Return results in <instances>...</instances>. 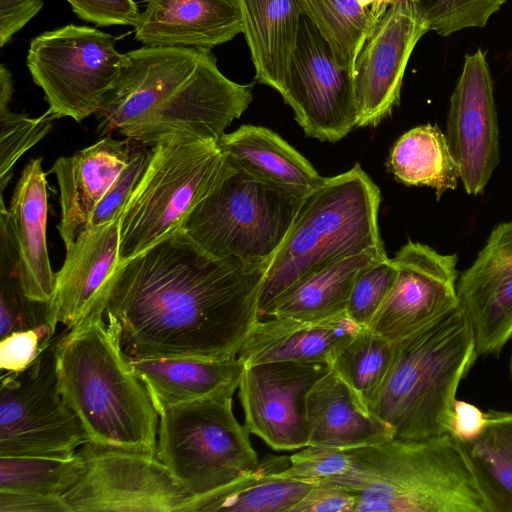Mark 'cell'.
Masks as SVG:
<instances>
[{"label":"cell","mask_w":512,"mask_h":512,"mask_svg":"<svg viewBox=\"0 0 512 512\" xmlns=\"http://www.w3.org/2000/svg\"><path fill=\"white\" fill-rule=\"evenodd\" d=\"M267 267L215 257L180 229L119 264L108 324L130 358L236 359Z\"/></svg>","instance_id":"cell-1"},{"label":"cell","mask_w":512,"mask_h":512,"mask_svg":"<svg viewBox=\"0 0 512 512\" xmlns=\"http://www.w3.org/2000/svg\"><path fill=\"white\" fill-rule=\"evenodd\" d=\"M252 100L253 84L228 79L211 50L143 46L124 54L97 132L146 145L169 134L218 141Z\"/></svg>","instance_id":"cell-2"},{"label":"cell","mask_w":512,"mask_h":512,"mask_svg":"<svg viewBox=\"0 0 512 512\" xmlns=\"http://www.w3.org/2000/svg\"><path fill=\"white\" fill-rule=\"evenodd\" d=\"M55 360L59 391L89 442L156 455L159 414L103 314L66 328Z\"/></svg>","instance_id":"cell-3"},{"label":"cell","mask_w":512,"mask_h":512,"mask_svg":"<svg viewBox=\"0 0 512 512\" xmlns=\"http://www.w3.org/2000/svg\"><path fill=\"white\" fill-rule=\"evenodd\" d=\"M478 356L471 326L457 307L394 342L391 368L369 411L395 439L449 434L458 387Z\"/></svg>","instance_id":"cell-4"},{"label":"cell","mask_w":512,"mask_h":512,"mask_svg":"<svg viewBox=\"0 0 512 512\" xmlns=\"http://www.w3.org/2000/svg\"><path fill=\"white\" fill-rule=\"evenodd\" d=\"M378 186L356 163L349 171L325 177L308 194L262 282L258 312L266 311L293 285L342 258L375 252L386 255L378 213Z\"/></svg>","instance_id":"cell-5"},{"label":"cell","mask_w":512,"mask_h":512,"mask_svg":"<svg viewBox=\"0 0 512 512\" xmlns=\"http://www.w3.org/2000/svg\"><path fill=\"white\" fill-rule=\"evenodd\" d=\"M349 451L350 470L330 482L356 493L357 512H486L450 434Z\"/></svg>","instance_id":"cell-6"},{"label":"cell","mask_w":512,"mask_h":512,"mask_svg":"<svg viewBox=\"0 0 512 512\" xmlns=\"http://www.w3.org/2000/svg\"><path fill=\"white\" fill-rule=\"evenodd\" d=\"M233 168L215 140L169 134L152 144L119 220L120 263L179 231Z\"/></svg>","instance_id":"cell-7"},{"label":"cell","mask_w":512,"mask_h":512,"mask_svg":"<svg viewBox=\"0 0 512 512\" xmlns=\"http://www.w3.org/2000/svg\"><path fill=\"white\" fill-rule=\"evenodd\" d=\"M304 199L234 166L181 229L215 257L269 265Z\"/></svg>","instance_id":"cell-8"},{"label":"cell","mask_w":512,"mask_h":512,"mask_svg":"<svg viewBox=\"0 0 512 512\" xmlns=\"http://www.w3.org/2000/svg\"><path fill=\"white\" fill-rule=\"evenodd\" d=\"M159 417L156 456L190 498L234 482L260 461L230 397L168 407Z\"/></svg>","instance_id":"cell-9"},{"label":"cell","mask_w":512,"mask_h":512,"mask_svg":"<svg viewBox=\"0 0 512 512\" xmlns=\"http://www.w3.org/2000/svg\"><path fill=\"white\" fill-rule=\"evenodd\" d=\"M124 54L99 29L68 24L33 38L26 64L44 92L48 111L81 122L96 114L113 88Z\"/></svg>","instance_id":"cell-10"},{"label":"cell","mask_w":512,"mask_h":512,"mask_svg":"<svg viewBox=\"0 0 512 512\" xmlns=\"http://www.w3.org/2000/svg\"><path fill=\"white\" fill-rule=\"evenodd\" d=\"M45 341L24 370L7 372L0 385V457H70L89 441L57 383L55 350Z\"/></svg>","instance_id":"cell-11"},{"label":"cell","mask_w":512,"mask_h":512,"mask_svg":"<svg viewBox=\"0 0 512 512\" xmlns=\"http://www.w3.org/2000/svg\"><path fill=\"white\" fill-rule=\"evenodd\" d=\"M84 471L63 496L71 512H181L190 495L156 455L86 442Z\"/></svg>","instance_id":"cell-12"},{"label":"cell","mask_w":512,"mask_h":512,"mask_svg":"<svg viewBox=\"0 0 512 512\" xmlns=\"http://www.w3.org/2000/svg\"><path fill=\"white\" fill-rule=\"evenodd\" d=\"M279 94L308 137L334 143L357 127L353 76L303 14L288 76Z\"/></svg>","instance_id":"cell-13"},{"label":"cell","mask_w":512,"mask_h":512,"mask_svg":"<svg viewBox=\"0 0 512 512\" xmlns=\"http://www.w3.org/2000/svg\"><path fill=\"white\" fill-rule=\"evenodd\" d=\"M392 259L396 281L367 328L394 343L458 307L459 274L457 254L411 240Z\"/></svg>","instance_id":"cell-14"},{"label":"cell","mask_w":512,"mask_h":512,"mask_svg":"<svg viewBox=\"0 0 512 512\" xmlns=\"http://www.w3.org/2000/svg\"><path fill=\"white\" fill-rule=\"evenodd\" d=\"M327 363L273 361L244 365L238 387L247 431L277 451L308 446L306 398Z\"/></svg>","instance_id":"cell-15"},{"label":"cell","mask_w":512,"mask_h":512,"mask_svg":"<svg viewBox=\"0 0 512 512\" xmlns=\"http://www.w3.org/2000/svg\"><path fill=\"white\" fill-rule=\"evenodd\" d=\"M429 28L410 0H395L380 14L354 64L357 127H374L400 102L411 54Z\"/></svg>","instance_id":"cell-16"},{"label":"cell","mask_w":512,"mask_h":512,"mask_svg":"<svg viewBox=\"0 0 512 512\" xmlns=\"http://www.w3.org/2000/svg\"><path fill=\"white\" fill-rule=\"evenodd\" d=\"M445 135L464 190L481 194L500 161L493 81L481 48L465 56L450 97Z\"/></svg>","instance_id":"cell-17"},{"label":"cell","mask_w":512,"mask_h":512,"mask_svg":"<svg viewBox=\"0 0 512 512\" xmlns=\"http://www.w3.org/2000/svg\"><path fill=\"white\" fill-rule=\"evenodd\" d=\"M456 292L478 355L498 356L512 338V219L491 230Z\"/></svg>","instance_id":"cell-18"},{"label":"cell","mask_w":512,"mask_h":512,"mask_svg":"<svg viewBox=\"0 0 512 512\" xmlns=\"http://www.w3.org/2000/svg\"><path fill=\"white\" fill-rule=\"evenodd\" d=\"M120 220V219H119ZM119 220L84 228L66 248L55 273L50 301V325L71 329L94 314H103L112 280L120 264Z\"/></svg>","instance_id":"cell-19"},{"label":"cell","mask_w":512,"mask_h":512,"mask_svg":"<svg viewBox=\"0 0 512 512\" xmlns=\"http://www.w3.org/2000/svg\"><path fill=\"white\" fill-rule=\"evenodd\" d=\"M134 38L146 47L206 49L242 33L238 0H146Z\"/></svg>","instance_id":"cell-20"},{"label":"cell","mask_w":512,"mask_h":512,"mask_svg":"<svg viewBox=\"0 0 512 512\" xmlns=\"http://www.w3.org/2000/svg\"><path fill=\"white\" fill-rule=\"evenodd\" d=\"M135 142L105 136L55 161L48 173L56 176L59 185L61 219L57 229L65 247L83 230L98 202L128 164Z\"/></svg>","instance_id":"cell-21"},{"label":"cell","mask_w":512,"mask_h":512,"mask_svg":"<svg viewBox=\"0 0 512 512\" xmlns=\"http://www.w3.org/2000/svg\"><path fill=\"white\" fill-rule=\"evenodd\" d=\"M260 318L242 344L237 358L244 365L273 361L327 363L360 328L346 313L319 320Z\"/></svg>","instance_id":"cell-22"},{"label":"cell","mask_w":512,"mask_h":512,"mask_svg":"<svg viewBox=\"0 0 512 512\" xmlns=\"http://www.w3.org/2000/svg\"><path fill=\"white\" fill-rule=\"evenodd\" d=\"M42 158L31 159L13 191L9 212L18 252V276L25 294L33 300L51 301L55 273L46 241L48 193Z\"/></svg>","instance_id":"cell-23"},{"label":"cell","mask_w":512,"mask_h":512,"mask_svg":"<svg viewBox=\"0 0 512 512\" xmlns=\"http://www.w3.org/2000/svg\"><path fill=\"white\" fill-rule=\"evenodd\" d=\"M308 445L353 449L394 438L393 430L372 414L332 369L306 398Z\"/></svg>","instance_id":"cell-24"},{"label":"cell","mask_w":512,"mask_h":512,"mask_svg":"<svg viewBox=\"0 0 512 512\" xmlns=\"http://www.w3.org/2000/svg\"><path fill=\"white\" fill-rule=\"evenodd\" d=\"M159 414L168 407L215 398L233 397L244 363L200 358H130Z\"/></svg>","instance_id":"cell-25"},{"label":"cell","mask_w":512,"mask_h":512,"mask_svg":"<svg viewBox=\"0 0 512 512\" xmlns=\"http://www.w3.org/2000/svg\"><path fill=\"white\" fill-rule=\"evenodd\" d=\"M217 144L229 161L248 174L306 197L325 180L312 164L269 128L241 125Z\"/></svg>","instance_id":"cell-26"},{"label":"cell","mask_w":512,"mask_h":512,"mask_svg":"<svg viewBox=\"0 0 512 512\" xmlns=\"http://www.w3.org/2000/svg\"><path fill=\"white\" fill-rule=\"evenodd\" d=\"M255 81L280 93L297 45L302 11L297 0H238Z\"/></svg>","instance_id":"cell-27"},{"label":"cell","mask_w":512,"mask_h":512,"mask_svg":"<svg viewBox=\"0 0 512 512\" xmlns=\"http://www.w3.org/2000/svg\"><path fill=\"white\" fill-rule=\"evenodd\" d=\"M289 457L266 455L249 473L209 494L190 498L181 512H291L312 484L276 475Z\"/></svg>","instance_id":"cell-28"},{"label":"cell","mask_w":512,"mask_h":512,"mask_svg":"<svg viewBox=\"0 0 512 512\" xmlns=\"http://www.w3.org/2000/svg\"><path fill=\"white\" fill-rule=\"evenodd\" d=\"M384 257L387 255L363 252L327 264L293 285L263 317L319 321L346 313L358 273Z\"/></svg>","instance_id":"cell-29"},{"label":"cell","mask_w":512,"mask_h":512,"mask_svg":"<svg viewBox=\"0 0 512 512\" xmlns=\"http://www.w3.org/2000/svg\"><path fill=\"white\" fill-rule=\"evenodd\" d=\"M482 433L455 443L486 512H512V411L489 410Z\"/></svg>","instance_id":"cell-30"},{"label":"cell","mask_w":512,"mask_h":512,"mask_svg":"<svg viewBox=\"0 0 512 512\" xmlns=\"http://www.w3.org/2000/svg\"><path fill=\"white\" fill-rule=\"evenodd\" d=\"M387 167L407 186L433 188L438 199L446 191L456 189L460 181L458 165L446 135L432 124L420 125L404 133L393 145Z\"/></svg>","instance_id":"cell-31"},{"label":"cell","mask_w":512,"mask_h":512,"mask_svg":"<svg viewBox=\"0 0 512 512\" xmlns=\"http://www.w3.org/2000/svg\"><path fill=\"white\" fill-rule=\"evenodd\" d=\"M302 14L317 27L337 60L353 76L357 55L378 17L358 0H297Z\"/></svg>","instance_id":"cell-32"},{"label":"cell","mask_w":512,"mask_h":512,"mask_svg":"<svg viewBox=\"0 0 512 512\" xmlns=\"http://www.w3.org/2000/svg\"><path fill=\"white\" fill-rule=\"evenodd\" d=\"M393 358V342L360 327L330 367L369 409L386 380Z\"/></svg>","instance_id":"cell-33"},{"label":"cell","mask_w":512,"mask_h":512,"mask_svg":"<svg viewBox=\"0 0 512 512\" xmlns=\"http://www.w3.org/2000/svg\"><path fill=\"white\" fill-rule=\"evenodd\" d=\"M84 460L70 457H0V491L62 497L81 477Z\"/></svg>","instance_id":"cell-34"},{"label":"cell","mask_w":512,"mask_h":512,"mask_svg":"<svg viewBox=\"0 0 512 512\" xmlns=\"http://www.w3.org/2000/svg\"><path fill=\"white\" fill-rule=\"evenodd\" d=\"M56 119L48 110L39 117L0 109V196L11 180L19 158L52 129Z\"/></svg>","instance_id":"cell-35"},{"label":"cell","mask_w":512,"mask_h":512,"mask_svg":"<svg viewBox=\"0 0 512 512\" xmlns=\"http://www.w3.org/2000/svg\"><path fill=\"white\" fill-rule=\"evenodd\" d=\"M429 31L446 37L454 32L484 27L506 0H410Z\"/></svg>","instance_id":"cell-36"},{"label":"cell","mask_w":512,"mask_h":512,"mask_svg":"<svg viewBox=\"0 0 512 512\" xmlns=\"http://www.w3.org/2000/svg\"><path fill=\"white\" fill-rule=\"evenodd\" d=\"M397 278L392 258L377 259L357 275L348 304L347 316L359 327H367L391 291Z\"/></svg>","instance_id":"cell-37"},{"label":"cell","mask_w":512,"mask_h":512,"mask_svg":"<svg viewBox=\"0 0 512 512\" xmlns=\"http://www.w3.org/2000/svg\"><path fill=\"white\" fill-rule=\"evenodd\" d=\"M351 464L349 449L308 445L289 456L288 466L276 475L314 485L345 475Z\"/></svg>","instance_id":"cell-38"},{"label":"cell","mask_w":512,"mask_h":512,"mask_svg":"<svg viewBox=\"0 0 512 512\" xmlns=\"http://www.w3.org/2000/svg\"><path fill=\"white\" fill-rule=\"evenodd\" d=\"M148 146L151 145L135 142L131 159L98 202L84 228L100 226L120 219L146 167L150 152Z\"/></svg>","instance_id":"cell-39"},{"label":"cell","mask_w":512,"mask_h":512,"mask_svg":"<svg viewBox=\"0 0 512 512\" xmlns=\"http://www.w3.org/2000/svg\"><path fill=\"white\" fill-rule=\"evenodd\" d=\"M78 18L97 26H134L140 14L135 0H66Z\"/></svg>","instance_id":"cell-40"},{"label":"cell","mask_w":512,"mask_h":512,"mask_svg":"<svg viewBox=\"0 0 512 512\" xmlns=\"http://www.w3.org/2000/svg\"><path fill=\"white\" fill-rule=\"evenodd\" d=\"M52 337L41 330L29 329L12 332L1 338V370L7 372L24 370L37 357L43 343Z\"/></svg>","instance_id":"cell-41"},{"label":"cell","mask_w":512,"mask_h":512,"mask_svg":"<svg viewBox=\"0 0 512 512\" xmlns=\"http://www.w3.org/2000/svg\"><path fill=\"white\" fill-rule=\"evenodd\" d=\"M358 497L352 490L332 482L314 484L291 512H356Z\"/></svg>","instance_id":"cell-42"},{"label":"cell","mask_w":512,"mask_h":512,"mask_svg":"<svg viewBox=\"0 0 512 512\" xmlns=\"http://www.w3.org/2000/svg\"><path fill=\"white\" fill-rule=\"evenodd\" d=\"M43 5L44 0H0V46L4 47Z\"/></svg>","instance_id":"cell-43"},{"label":"cell","mask_w":512,"mask_h":512,"mask_svg":"<svg viewBox=\"0 0 512 512\" xmlns=\"http://www.w3.org/2000/svg\"><path fill=\"white\" fill-rule=\"evenodd\" d=\"M0 512H71L62 497L0 491Z\"/></svg>","instance_id":"cell-44"},{"label":"cell","mask_w":512,"mask_h":512,"mask_svg":"<svg viewBox=\"0 0 512 512\" xmlns=\"http://www.w3.org/2000/svg\"><path fill=\"white\" fill-rule=\"evenodd\" d=\"M487 421V412L472 403L456 399L449 434L457 441L472 440L482 433Z\"/></svg>","instance_id":"cell-45"},{"label":"cell","mask_w":512,"mask_h":512,"mask_svg":"<svg viewBox=\"0 0 512 512\" xmlns=\"http://www.w3.org/2000/svg\"><path fill=\"white\" fill-rule=\"evenodd\" d=\"M14 92L12 74L4 64L0 65V109L9 108Z\"/></svg>","instance_id":"cell-46"},{"label":"cell","mask_w":512,"mask_h":512,"mask_svg":"<svg viewBox=\"0 0 512 512\" xmlns=\"http://www.w3.org/2000/svg\"><path fill=\"white\" fill-rule=\"evenodd\" d=\"M395 0H358L359 4L371 12L376 17L386 9V7Z\"/></svg>","instance_id":"cell-47"},{"label":"cell","mask_w":512,"mask_h":512,"mask_svg":"<svg viewBox=\"0 0 512 512\" xmlns=\"http://www.w3.org/2000/svg\"><path fill=\"white\" fill-rule=\"evenodd\" d=\"M509 371H510V376H511V379H512V354L510 356V361H509Z\"/></svg>","instance_id":"cell-48"}]
</instances>
